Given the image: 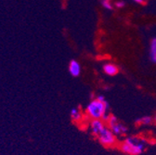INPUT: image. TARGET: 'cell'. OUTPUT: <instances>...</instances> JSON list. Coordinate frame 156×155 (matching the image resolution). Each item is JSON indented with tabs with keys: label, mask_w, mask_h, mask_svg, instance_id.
<instances>
[{
	"label": "cell",
	"mask_w": 156,
	"mask_h": 155,
	"mask_svg": "<svg viewBox=\"0 0 156 155\" xmlns=\"http://www.w3.org/2000/svg\"><path fill=\"white\" fill-rule=\"evenodd\" d=\"M109 111V104L106 101H101L98 99L90 101L86 109L87 114L91 119H101L104 122H108L112 116Z\"/></svg>",
	"instance_id": "obj_1"
},
{
	"label": "cell",
	"mask_w": 156,
	"mask_h": 155,
	"mask_svg": "<svg viewBox=\"0 0 156 155\" xmlns=\"http://www.w3.org/2000/svg\"><path fill=\"white\" fill-rule=\"evenodd\" d=\"M146 148V140L139 137L126 138L122 144L120 149L123 152L129 155H140Z\"/></svg>",
	"instance_id": "obj_2"
},
{
	"label": "cell",
	"mask_w": 156,
	"mask_h": 155,
	"mask_svg": "<svg viewBox=\"0 0 156 155\" xmlns=\"http://www.w3.org/2000/svg\"><path fill=\"white\" fill-rule=\"evenodd\" d=\"M97 138L99 139L100 142L107 147L113 146L116 143V136L112 132L109 126H105L102 131L97 136Z\"/></svg>",
	"instance_id": "obj_3"
},
{
	"label": "cell",
	"mask_w": 156,
	"mask_h": 155,
	"mask_svg": "<svg viewBox=\"0 0 156 155\" xmlns=\"http://www.w3.org/2000/svg\"><path fill=\"white\" fill-rule=\"evenodd\" d=\"M107 123H108L110 129L115 136H123L124 134H126L127 132V128L121 122H119L118 119L112 115L110 117V119Z\"/></svg>",
	"instance_id": "obj_4"
},
{
	"label": "cell",
	"mask_w": 156,
	"mask_h": 155,
	"mask_svg": "<svg viewBox=\"0 0 156 155\" xmlns=\"http://www.w3.org/2000/svg\"><path fill=\"white\" fill-rule=\"evenodd\" d=\"M105 126H106V124L101 119H92V121L90 122V125H89L91 133L94 136H96V137L102 131V129Z\"/></svg>",
	"instance_id": "obj_5"
},
{
	"label": "cell",
	"mask_w": 156,
	"mask_h": 155,
	"mask_svg": "<svg viewBox=\"0 0 156 155\" xmlns=\"http://www.w3.org/2000/svg\"><path fill=\"white\" fill-rule=\"evenodd\" d=\"M69 72H70V73L73 76H74V77L78 76V75L80 74V72H81V66H80V64L78 63L76 61L73 60L70 62V65H69Z\"/></svg>",
	"instance_id": "obj_6"
},
{
	"label": "cell",
	"mask_w": 156,
	"mask_h": 155,
	"mask_svg": "<svg viewBox=\"0 0 156 155\" xmlns=\"http://www.w3.org/2000/svg\"><path fill=\"white\" fill-rule=\"evenodd\" d=\"M103 71H104V72L106 74L113 76V75H115L117 72H118V68H117L114 64L108 63V64H105L103 66Z\"/></svg>",
	"instance_id": "obj_7"
},
{
	"label": "cell",
	"mask_w": 156,
	"mask_h": 155,
	"mask_svg": "<svg viewBox=\"0 0 156 155\" xmlns=\"http://www.w3.org/2000/svg\"><path fill=\"white\" fill-rule=\"evenodd\" d=\"M71 117L74 122H80L82 121L83 118V114L81 112V111L77 108H73L71 111Z\"/></svg>",
	"instance_id": "obj_8"
},
{
	"label": "cell",
	"mask_w": 156,
	"mask_h": 155,
	"mask_svg": "<svg viewBox=\"0 0 156 155\" xmlns=\"http://www.w3.org/2000/svg\"><path fill=\"white\" fill-rule=\"evenodd\" d=\"M150 58L151 61L154 63H156V38H153L151 42L150 47Z\"/></svg>",
	"instance_id": "obj_9"
},
{
	"label": "cell",
	"mask_w": 156,
	"mask_h": 155,
	"mask_svg": "<svg viewBox=\"0 0 156 155\" xmlns=\"http://www.w3.org/2000/svg\"><path fill=\"white\" fill-rule=\"evenodd\" d=\"M152 118L151 117H150V116H144V117H141L140 120H139V123L140 124H141V125H150V124H151V122H152Z\"/></svg>",
	"instance_id": "obj_10"
},
{
	"label": "cell",
	"mask_w": 156,
	"mask_h": 155,
	"mask_svg": "<svg viewBox=\"0 0 156 155\" xmlns=\"http://www.w3.org/2000/svg\"><path fill=\"white\" fill-rule=\"evenodd\" d=\"M102 6H103L105 9H112V7L110 1H102Z\"/></svg>",
	"instance_id": "obj_11"
},
{
	"label": "cell",
	"mask_w": 156,
	"mask_h": 155,
	"mask_svg": "<svg viewBox=\"0 0 156 155\" xmlns=\"http://www.w3.org/2000/svg\"><path fill=\"white\" fill-rule=\"evenodd\" d=\"M125 2L124 1H118V2H116L115 3V6L117 7V8H119V9H122V8H124L125 7Z\"/></svg>",
	"instance_id": "obj_12"
},
{
	"label": "cell",
	"mask_w": 156,
	"mask_h": 155,
	"mask_svg": "<svg viewBox=\"0 0 156 155\" xmlns=\"http://www.w3.org/2000/svg\"><path fill=\"white\" fill-rule=\"evenodd\" d=\"M97 99L99 100H101V101H105V99H104V97H103V96H99Z\"/></svg>",
	"instance_id": "obj_13"
},
{
	"label": "cell",
	"mask_w": 156,
	"mask_h": 155,
	"mask_svg": "<svg viewBox=\"0 0 156 155\" xmlns=\"http://www.w3.org/2000/svg\"><path fill=\"white\" fill-rule=\"evenodd\" d=\"M134 1H136V3H142L143 0H134Z\"/></svg>",
	"instance_id": "obj_14"
},
{
	"label": "cell",
	"mask_w": 156,
	"mask_h": 155,
	"mask_svg": "<svg viewBox=\"0 0 156 155\" xmlns=\"http://www.w3.org/2000/svg\"><path fill=\"white\" fill-rule=\"evenodd\" d=\"M154 121H155V123H156V115H155V117H154V119H153Z\"/></svg>",
	"instance_id": "obj_15"
},
{
	"label": "cell",
	"mask_w": 156,
	"mask_h": 155,
	"mask_svg": "<svg viewBox=\"0 0 156 155\" xmlns=\"http://www.w3.org/2000/svg\"><path fill=\"white\" fill-rule=\"evenodd\" d=\"M102 1H110V0H102Z\"/></svg>",
	"instance_id": "obj_16"
}]
</instances>
